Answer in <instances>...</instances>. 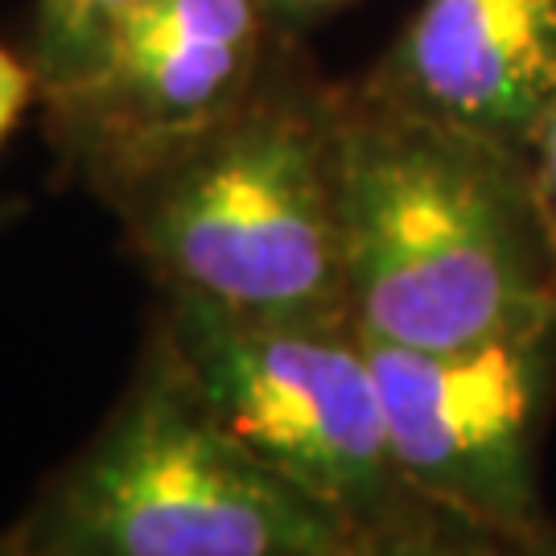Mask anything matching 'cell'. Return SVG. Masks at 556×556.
Returning a JSON list of instances; mask_svg holds the SVG:
<instances>
[{"mask_svg":"<svg viewBox=\"0 0 556 556\" xmlns=\"http://www.w3.org/2000/svg\"><path fill=\"white\" fill-rule=\"evenodd\" d=\"M351 91L528 157L556 100V0H420Z\"/></svg>","mask_w":556,"mask_h":556,"instance_id":"52a82bcc","label":"cell"},{"mask_svg":"<svg viewBox=\"0 0 556 556\" xmlns=\"http://www.w3.org/2000/svg\"><path fill=\"white\" fill-rule=\"evenodd\" d=\"M346 556H528V540H511L429 503L396 528L363 536Z\"/></svg>","mask_w":556,"mask_h":556,"instance_id":"9c48e42d","label":"cell"},{"mask_svg":"<svg viewBox=\"0 0 556 556\" xmlns=\"http://www.w3.org/2000/svg\"><path fill=\"white\" fill-rule=\"evenodd\" d=\"M346 4H355V0H264V9H268V17L277 25V34L298 41L309 25H318L326 21L330 13L338 9H346Z\"/></svg>","mask_w":556,"mask_h":556,"instance_id":"7c38bea8","label":"cell"},{"mask_svg":"<svg viewBox=\"0 0 556 556\" xmlns=\"http://www.w3.org/2000/svg\"><path fill=\"white\" fill-rule=\"evenodd\" d=\"M289 41L264 0H140L83 79L41 96L50 140L116 211L140 181L236 116Z\"/></svg>","mask_w":556,"mask_h":556,"instance_id":"5b68a950","label":"cell"},{"mask_svg":"<svg viewBox=\"0 0 556 556\" xmlns=\"http://www.w3.org/2000/svg\"><path fill=\"white\" fill-rule=\"evenodd\" d=\"M4 536L25 556H346L358 544L215 417L157 318L108 417Z\"/></svg>","mask_w":556,"mask_h":556,"instance_id":"3957f363","label":"cell"},{"mask_svg":"<svg viewBox=\"0 0 556 556\" xmlns=\"http://www.w3.org/2000/svg\"><path fill=\"white\" fill-rule=\"evenodd\" d=\"M153 318L215 417L358 540L429 507L400 475L371 351L351 318H243L190 293H161Z\"/></svg>","mask_w":556,"mask_h":556,"instance_id":"277c9868","label":"cell"},{"mask_svg":"<svg viewBox=\"0 0 556 556\" xmlns=\"http://www.w3.org/2000/svg\"><path fill=\"white\" fill-rule=\"evenodd\" d=\"M367 351L404 482L433 507L536 540L553 523L540 441L556 408V321L450 351L367 338Z\"/></svg>","mask_w":556,"mask_h":556,"instance_id":"8992f818","label":"cell"},{"mask_svg":"<svg viewBox=\"0 0 556 556\" xmlns=\"http://www.w3.org/2000/svg\"><path fill=\"white\" fill-rule=\"evenodd\" d=\"M38 91V75L29 62H21L17 54H9L0 46V140L13 132V124L21 119V112L29 108Z\"/></svg>","mask_w":556,"mask_h":556,"instance_id":"8fae6325","label":"cell"},{"mask_svg":"<svg viewBox=\"0 0 556 556\" xmlns=\"http://www.w3.org/2000/svg\"><path fill=\"white\" fill-rule=\"evenodd\" d=\"M132 4L140 0H38L34 59H29L38 75V96L83 79Z\"/></svg>","mask_w":556,"mask_h":556,"instance_id":"ba28073f","label":"cell"},{"mask_svg":"<svg viewBox=\"0 0 556 556\" xmlns=\"http://www.w3.org/2000/svg\"><path fill=\"white\" fill-rule=\"evenodd\" d=\"M528 556H556V523H548L536 540H528Z\"/></svg>","mask_w":556,"mask_h":556,"instance_id":"4fadbf2b","label":"cell"},{"mask_svg":"<svg viewBox=\"0 0 556 556\" xmlns=\"http://www.w3.org/2000/svg\"><path fill=\"white\" fill-rule=\"evenodd\" d=\"M0 556H25V553H21L17 544H13V540H9L4 532H0Z\"/></svg>","mask_w":556,"mask_h":556,"instance_id":"5bb4252c","label":"cell"},{"mask_svg":"<svg viewBox=\"0 0 556 556\" xmlns=\"http://www.w3.org/2000/svg\"><path fill=\"white\" fill-rule=\"evenodd\" d=\"M116 215L161 293L243 318H351L342 87H326L289 41L256 96L140 181Z\"/></svg>","mask_w":556,"mask_h":556,"instance_id":"7a4b0ae2","label":"cell"},{"mask_svg":"<svg viewBox=\"0 0 556 556\" xmlns=\"http://www.w3.org/2000/svg\"><path fill=\"white\" fill-rule=\"evenodd\" d=\"M528 165H532V186H536V202L548 239H553V256H556V100L553 108L540 119L532 149H528Z\"/></svg>","mask_w":556,"mask_h":556,"instance_id":"30bf717a","label":"cell"},{"mask_svg":"<svg viewBox=\"0 0 556 556\" xmlns=\"http://www.w3.org/2000/svg\"><path fill=\"white\" fill-rule=\"evenodd\" d=\"M346 301L367 338L450 351L556 321L532 165L342 91Z\"/></svg>","mask_w":556,"mask_h":556,"instance_id":"6da1fadb","label":"cell"}]
</instances>
